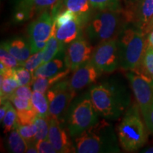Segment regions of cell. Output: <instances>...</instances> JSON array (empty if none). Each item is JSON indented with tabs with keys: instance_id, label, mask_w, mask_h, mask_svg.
Segmentation results:
<instances>
[{
	"instance_id": "1",
	"label": "cell",
	"mask_w": 153,
	"mask_h": 153,
	"mask_svg": "<svg viewBox=\"0 0 153 153\" xmlns=\"http://www.w3.org/2000/svg\"><path fill=\"white\" fill-rule=\"evenodd\" d=\"M89 93L97 113L106 120L118 119L130 107L131 96L128 88L116 77L92 86Z\"/></svg>"
},
{
	"instance_id": "2",
	"label": "cell",
	"mask_w": 153,
	"mask_h": 153,
	"mask_svg": "<svg viewBox=\"0 0 153 153\" xmlns=\"http://www.w3.org/2000/svg\"><path fill=\"white\" fill-rule=\"evenodd\" d=\"M131 19L127 11L120 8L98 10L90 16L85 27L87 39L92 45L117 38Z\"/></svg>"
},
{
	"instance_id": "3",
	"label": "cell",
	"mask_w": 153,
	"mask_h": 153,
	"mask_svg": "<svg viewBox=\"0 0 153 153\" xmlns=\"http://www.w3.org/2000/svg\"><path fill=\"white\" fill-rule=\"evenodd\" d=\"M75 152H120L118 138L111 123L106 119L99 120L94 125L73 137Z\"/></svg>"
},
{
	"instance_id": "4",
	"label": "cell",
	"mask_w": 153,
	"mask_h": 153,
	"mask_svg": "<svg viewBox=\"0 0 153 153\" xmlns=\"http://www.w3.org/2000/svg\"><path fill=\"white\" fill-rule=\"evenodd\" d=\"M117 41L119 67L126 71H135L148 46L144 30L129 23L118 34Z\"/></svg>"
},
{
	"instance_id": "5",
	"label": "cell",
	"mask_w": 153,
	"mask_h": 153,
	"mask_svg": "<svg viewBox=\"0 0 153 153\" xmlns=\"http://www.w3.org/2000/svg\"><path fill=\"white\" fill-rule=\"evenodd\" d=\"M139 108L137 104L130 106L118 127V142L126 152L140 150L148 140V133L140 115Z\"/></svg>"
},
{
	"instance_id": "6",
	"label": "cell",
	"mask_w": 153,
	"mask_h": 153,
	"mask_svg": "<svg viewBox=\"0 0 153 153\" xmlns=\"http://www.w3.org/2000/svg\"><path fill=\"white\" fill-rule=\"evenodd\" d=\"M70 137H74L99 121L89 91L75 97L68 107L63 120Z\"/></svg>"
},
{
	"instance_id": "7",
	"label": "cell",
	"mask_w": 153,
	"mask_h": 153,
	"mask_svg": "<svg viewBox=\"0 0 153 153\" xmlns=\"http://www.w3.org/2000/svg\"><path fill=\"white\" fill-rule=\"evenodd\" d=\"M49 103V118L61 119L76 97V91L69 85V79H63L52 86L45 93Z\"/></svg>"
},
{
	"instance_id": "8",
	"label": "cell",
	"mask_w": 153,
	"mask_h": 153,
	"mask_svg": "<svg viewBox=\"0 0 153 153\" xmlns=\"http://www.w3.org/2000/svg\"><path fill=\"white\" fill-rule=\"evenodd\" d=\"M90 61L99 71L112 73L119 67L117 38L101 42L94 49Z\"/></svg>"
},
{
	"instance_id": "9",
	"label": "cell",
	"mask_w": 153,
	"mask_h": 153,
	"mask_svg": "<svg viewBox=\"0 0 153 153\" xmlns=\"http://www.w3.org/2000/svg\"><path fill=\"white\" fill-rule=\"evenodd\" d=\"M126 75L143 116L153 101V79L135 71H128Z\"/></svg>"
},
{
	"instance_id": "10",
	"label": "cell",
	"mask_w": 153,
	"mask_h": 153,
	"mask_svg": "<svg viewBox=\"0 0 153 153\" xmlns=\"http://www.w3.org/2000/svg\"><path fill=\"white\" fill-rule=\"evenodd\" d=\"M93 51L92 44L83 35L81 36L66 45L64 52L66 67L71 71H74L91 60Z\"/></svg>"
},
{
	"instance_id": "11",
	"label": "cell",
	"mask_w": 153,
	"mask_h": 153,
	"mask_svg": "<svg viewBox=\"0 0 153 153\" xmlns=\"http://www.w3.org/2000/svg\"><path fill=\"white\" fill-rule=\"evenodd\" d=\"M55 20L51 11H45L29 24L28 35L29 43L47 42L51 37L54 26Z\"/></svg>"
},
{
	"instance_id": "12",
	"label": "cell",
	"mask_w": 153,
	"mask_h": 153,
	"mask_svg": "<svg viewBox=\"0 0 153 153\" xmlns=\"http://www.w3.org/2000/svg\"><path fill=\"white\" fill-rule=\"evenodd\" d=\"M131 23L146 30L153 23V0H136L131 1L128 8Z\"/></svg>"
},
{
	"instance_id": "13",
	"label": "cell",
	"mask_w": 153,
	"mask_h": 153,
	"mask_svg": "<svg viewBox=\"0 0 153 153\" xmlns=\"http://www.w3.org/2000/svg\"><path fill=\"white\" fill-rule=\"evenodd\" d=\"M102 72L99 71L90 60L73 71L69 79V85L72 90L78 91L93 85Z\"/></svg>"
},
{
	"instance_id": "14",
	"label": "cell",
	"mask_w": 153,
	"mask_h": 153,
	"mask_svg": "<svg viewBox=\"0 0 153 153\" xmlns=\"http://www.w3.org/2000/svg\"><path fill=\"white\" fill-rule=\"evenodd\" d=\"M63 120L49 118V131L48 138L52 143L57 153L75 152L73 144L68 136L62 125Z\"/></svg>"
},
{
	"instance_id": "15",
	"label": "cell",
	"mask_w": 153,
	"mask_h": 153,
	"mask_svg": "<svg viewBox=\"0 0 153 153\" xmlns=\"http://www.w3.org/2000/svg\"><path fill=\"white\" fill-rule=\"evenodd\" d=\"M84 27H85V24L78 16L58 27L55 26V36L61 43L66 45L82 36Z\"/></svg>"
},
{
	"instance_id": "16",
	"label": "cell",
	"mask_w": 153,
	"mask_h": 153,
	"mask_svg": "<svg viewBox=\"0 0 153 153\" xmlns=\"http://www.w3.org/2000/svg\"><path fill=\"white\" fill-rule=\"evenodd\" d=\"M1 45L9 51L14 56L21 65H23L25 61L32 54L31 48L29 41L22 37H14L1 43Z\"/></svg>"
},
{
	"instance_id": "17",
	"label": "cell",
	"mask_w": 153,
	"mask_h": 153,
	"mask_svg": "<svg viewBox=\"0 0 153 153\" xmlns=\"http://www.w3.org/2000/svg\"><path fill=\"white\" fill-rule=\"evenodd\" d=\"M9 101L14 105L17 111L18 121L21 124H28L33 122L36 114L33 106H32L30 99H26L16 96L11 95Z\"/></svg>"
},
{
	"instance_id": "18",
	"label": "cell",
	"mask_w": 153,
	"mask_h": 153,
	"mask_svg": "<svg viewBox=\"0 0 153 153\" xmlns=\"http://www.w3.org/2000/svg\"><path fill=\"white\" fill-rule=\"evenodd\" d=\"M64 61V55L55 57L48 62L43 63L33 72L35 77H52L67 70Z\"/></svg>"
},
{
	"instance_id": "19",
	"label": "cell",
	"mask_w": 153,
	"mask_h": 153,
	"mask_svg": "<svg viewBox=\"0 0 153 153\" xmlns=\"http://www.w3.org/2000/svg\"><path fill=\"white\" fill-rule=\"evenodd\" d=\"M55 24H54L53 29L51 37L47 41L46 45L43 49V64L53 60L55 57L64 55L65 45L59 41L55 36Z\"/></svg>"
},
{
	"instance_id": "20",
	"label": "cell",
	"mask_w": 153,
	"mask_h": 153,
	"mask_svg": "<svg viewBox=\"0 0 153 153\" xmlns=\"http://www.w3.org/2000/svg\"><path fill=\"white\" fill-rule=\"evenodd\" d=\"M63 4L66 9L73 11L86 26L91 16V8H92L89 0H64Z\"/></svg>"
},
{
	"instance_id": "21",
	"label": "cell",
	"mask_w": 153,
	"mask_h": 153,
	"mask_svg": "<svg viewBox=\"0 0 153 153\" xmlns=\"http://www.w3.org/2000/svg\"><path fill=\"white\" fill-rule=\"evenodd\" d=\"M13 70L14 69H10L7 73L1 74V79H0L1 102L6 100H9L11 96L19 87L18 81L14 76Z\"/></svg>"
},
{
	"instance_id": "22",
	"label": "cell",
	"mask_w": 153,
	"mask_h": 153,
	"mask_svg": "<svg viewBox=\"0 0 153 153\" xmlns=\"http://www.w3.org/2000/svg\"><path fill=\"white\" fill-rule=\"evenodd\" d=\"M70 71L71 70L68 68L65 71L52 77H35L31 85L32 89L33 91H37L45 94L50 88L54 85L55 83L65 79Z\"/></svg>"
},
{
	"instance_id": "23",
	"label": "cell",
	"mask_w": 153,
	"mask_h": 153,
	"mask_svg": "<svg viewBox=\"0 0 153 153\" xmlns=\"http://www.w3.org/2000/svg\"><path fill=\"white\" fill-rule=\"evenodd\" d=\"M23 4L28 7L31 18L34 15L43 11H52L53 9L60 4V0H22Z\"/></svg>"
},
{
	"instance_id": "24",
	"label": "cell",
	"mask_w": 153,
	"mask_h": 153,
	"mask_svg": "<svg viewBox=\"0 0 153 153\" xmlns=\"http://www.w3.org/2000/svg\"><path fill=\"white\" fill-rule=\"evenodd\" d=\"M9 133L7 142L9 152L13 153L26 152L28 149V143L19 133L16 128Z\"/></svg>"
},
{
	"instance_id": "25",
	"label": "cell",
	"mask_w": 153,
	"mask_h": 153,
	"mask_svg": "<svg viewBox=\"0 0 153 153\" xmlns=\"http://www.w3.org/2000/svg\"><path fill=\"white\" fill-rule=\"evenodd\" d=\"M30 101L38 116L49 118V103L45 94L33 91Z\"/></svg>"
},
{
	"instance_id": "26",
	"label": "cell",
	"mask_w": 153,
	"mask_h": 153,
	"mask_svg": "<svg viewBox=\"0 0 153 153\" xmlns=\"http://www.w3.org/2000/svg\"><path fill=\"white\" fill-rule=\"evenodd\" d=\"M135 72L153 79V48L148 45L138 68Z\"/></svg>"
},
{
	"instance_id": "27",
	"label": "cell",
	"mask_w": 153,
	"mask_h": 153,
	"mask_svg": "<svg viewBox=\"0 0 153 153\" xmlns=\"http://www.w3.org/2000/svg\"><path fill=\"white\" fill-rule=\"evenodd\" d=\"M1 123H3L4 133L7 134L18 126V116L17 111L14 105L10 104L6 115Z\"/></svg>"
},
{
	"instance_id": "28",
	"label": "cell",
	"mask_w": 153,
	"mask_h": 153,
	"mask_svg": "<svg viewBox=\"0 0 153 153\" xmlns=\"http://www.w3.org/2000/svg\"><path fill=\"white\" fill-rule=\"evenodd\" d=\"M36 126V133L34 142L37 143L41 140L48 138L49 131V118L36 116L34 120Z\"/></svg>"
},
{
	"instance_id": "29",
	"label": "cell",
	"mask_w": 153,
	"mask_h": 153,
	"mask_svg": "<svg viewBox=\"0 0 153 153\" xmlns=\"http://www.w3.org/2000/svg\"><path fill=\"white\" fill-rule=\"evenodd\" d=\"M13 73L19 86H31L34 79L33 73L25 68L24 67L20 66L13 70Z\"/></svg>"
},
{
	"instance_id": "30",
	"label": "cell",
	"mask_w": 153,
	"mask_h": 153,
	"mask_svg": "<svg viewBox=\"0 0 153 153\" xmlns=\"http://www.w3.org/2000/svg\"><path fill=\"white\" fill-rule=\"evenodd\" d=\"M43 50L38 51L37 53H33L28 57V60L23 63L22 66L27 69L32 73L35 72V70L38 67L43 64Z\"/></svg>"
},
{
	"instance_id": "31",
	"label": "cell",
	"mask_w": 153,
	"mask_h": 153,
	"mask_svg": "<svg viewBox=\"0 0 153 153\" xmlns=\"http://www.w3.org/2000/svg\"><path fill=\"white\" fill-rule=\"evenodd\" d=\"M16 128L27 143H35L34 140L36 133V126L34 122L26 125H18Z\"/></svg>"
},
{
	"instance_id": "32",
	"label": "cell",
	"mask_w": 153,
	"mask_h": 153,
	"mask_svg": "<svg viewBox=\"0 0 153 153\" xmlns=\"http://www.w3.org/2000/svg\"><path fill=\"white\" fill-rule=\"evenodd\" d=\"M93 9L97 10L116 9L119 7V0H89Z\"/></svg>"
},
{
	"instance_id": "33",
	"label": "cell",
	"mask_w": 153,
	"mask_h": 153,
	"mask_svg": "<svg viewBox=\"0 0 153 153\" xmlns=\"http://www.w3.org/2000/svg\"><path fill=\"white\" fill-rule=\"evenodd\" d=\"M0 60L1 62L4 63L6 66L11 69H14L22 66L21 63L2 45H1V49H0Z\"/></svg>"
},
{
	"instance_id": "34",
	"label": "cell",
	"mask_w": 153,
	"mask_h": 153,
	"mask_svg": "<svg viewBox=\"0 0 153 153\" xmlns=\"http://www.w3.org/2000/svg\"><path fill=\"white\" fill-rule=\"evenodd\" d=\"M78 16L74 14L73 11L66 9V10H62L60 11L55 17V24L56 27L62 26V25L66 24L70 22V21L73 20V19L77 18Z\"/></svg>"
},
{
	"instance_id": "35",
	"label": "cell",
	"mask_w": 153,
	"mask_h": 153,
	"mask_svg": "<svg viewBox=\"0 0 153 153\" xmlns=\"http://www.w3.org/2000/svg\"><path fill=\"white\" fill-rule=\"evenodd\" d=\"M36 148L40 153H57L52 143L48 138L41 140L36 143Z\"/></svg>"
},
{
	"instance_id": "36",
	"label": "cell",
	"mask_w": 153,
	"mask_h": 153,
	"mask_svg": "<svg viewBox=\"0 0 153 153\" xmlns=\"http://www.w3.org/2000/svg\"><path fill=\"white\" fill-rule=\"evenodd\" d=\"M31 89L32 87L30 88V85L19 86L14 91L12 95L16 96V97H21V98L30 99L32 97V94H33V89Z\"/></svg>"
},
{
	"instance_id": "37",
	"label": "cell",
	"mask_w": 153,
	"mask_h": 153,
	"mask_svg": "<svg viewBox=\"0 0 153 153\" xmlns=\"http://www.w3.org/2000/svg\"><path fill=\"white\" fill-rule=\"evenodd\" d=\"M143 116L146 124L147 129L150 133L153 134V101L150 108Z\"/></svg>"
},
{
	"instance_id": "38",
	"label": "cell",
	"mask_w": 153,
	"mask_h": 153,
	"mask_svg": "<svg viewBox=\"0 0 153 153\" xmlns=\"http://www.w3.org/2000/svg\"><path fill=\"white\" fill-rule=\"evenodd\" d=\"M146 34V39L148 45L153 48V23L145 31Z\"/></svg>"
},
{
	"instance_id": "39",
	"label": "cell",
	"mask_w": 153,
	"mask_h": 153,
	"mask_svg": "<svg viewBox=\"0 0 153 153\" xmlns=\"http://www.w3.org/2000/svg\"><path fill=\"white\" fill-rule=\"evenodd\" d=\"M10 104L11 102L9 100H6L3 102H1V108H0V120L1 122H2Z\"/></svg>"
},
{
	"instance_id": "40",
	"label": "cell",
	"mask_w": 153,
	"mask_h": 153,
	"mask_svg": "<svg viewBox=\"0 0 153 153\" xmlns=\"http://www.w3.org/2000/svg\"><path fill=\"white\" fill-rule=\"evenodd\" d=\"M46 43L47 42H38V43H30V48H31L32 54L43 50L46 45Z\"/></svg>"
},
{
	"instance_id": "41",
	"label": "cell",
	"mask_w": 153,
	"mask_h": 153,
	"mask_svg": "<svg viewBox=\"0 0 153 153\" xmlns=\"http://www.w3.org/2000/svg\"><path fill=\"white\" fill-rule=\"evenodd\" d=\"M27 153H37L38 152V149L36 148V143H28V149L26 150Z\"/></svg>"
},
{
	"instance_id": "42",
	"label": "cell",
	"mask_w": 153,
	"mask_h": 153,
	"mask_svg": "<svg viewBox=\"0 0 153 153\" xmlns=\"http://www.w3.org/2000/svg\"><path fill=\"white\" fill-rule=\"evenodd\" d=\"M142 152L145 153H153V146L149 147V148L145 149V150H143Z\"/></svg>"
},
{
	"instance_id": "43",
	"label": "cell",
	"mask_w": 153,
	"mask_h": 153,
	"mask_svg": "<svg viewBox=\"0 0 153 153\" xmlns=\"http://www.w3.org/2000/svg\"><path fill=\"white\" fill-rule=\"evenodd\" d=\"M136 1V0H132V1Z\"/></svg>"
}]
</instances>
